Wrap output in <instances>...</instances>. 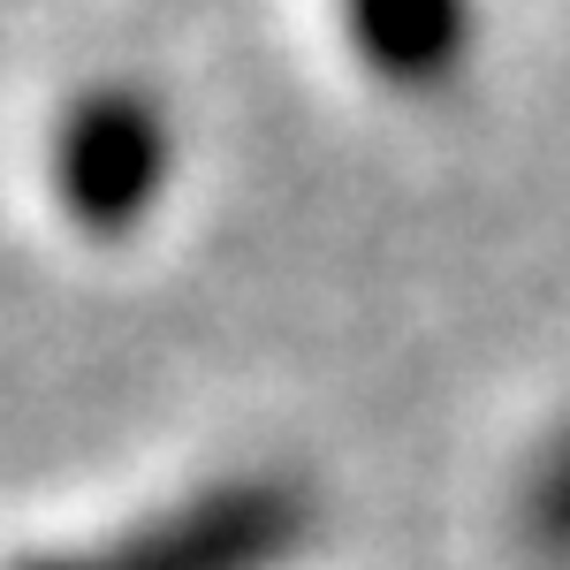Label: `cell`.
Masks as SVG:
<instances>
[{"mask_svg":"<svg viewBox=\"0 0 570 570\" xmlns=\"http://www.w3.org/2000/svg\"><path fill=\"white\" fill-rule=\"evenodd\" d=\"M168 168H176V130L145 85H91L85 99L61 107L53 145H46L53 206L85 236L145 228L168 190Z\"/></svg>","mask_w":570,"mask_h":570,"instance_id":"7a4b0ae2","label":"cell"},{"mask_svg":"<svg viewBox=\"0 0 570 570\" xmlns=\"http://www.w3.org/2000/svg\"><path fill=\"white\" fill-rule=\"evenodd\" d=\"M357 61L395 91H441L472 61V0H343Z\"/></svg>","mask_w":570,"mask_h":570,"instance_id":"3957f363","label":"cell"},{"mask_svg":"<svg viewBox=\"0 0 570 570\" xmlns=\"http://www.w3.org/2000/svg\"><path fill=\"white\" fill-rule=\"evenodd\" d=\"M518 540H525L532 563L570 570V419L532 456L525 494H518Z\"/></svg>","mask_w":570,"mask_h":570,"instance_id":"277c9868","label":"cell"},{"mask_svg":"<svg viewBox=\"0 0 570 570\" xmlns=\"http://www.w3.org/2000/svg\"><path fill=\"white\" fill-rule=\"evenodd\" d=\"M312 540V494L274 472L214 480L99 548H53L16 570H282Z\"/></svg>","mask_w":570,"mask_h":570,"instance_id":"6da1fadb","label":"cell"}]
</instances>
